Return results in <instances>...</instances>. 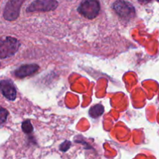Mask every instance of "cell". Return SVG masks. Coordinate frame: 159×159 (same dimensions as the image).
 <instances>
[{"label": "cell", "instance_id": "cell-1", "mask_svg": "<svg viewBox=\"0 0 159 159\" xmlns=\"http://www.w3.org/2000/svg\"><path fill=\"white\" fill-rule=\"evenodd\" d=\"M20 47V42L12 37L0 38V58H7L16 54Z\"/></svg>", "mask_w": 159, "mask_h": 159}, {"label": "cell", "instance_id": "cell-2", "mask_svg": "<svg viewBox=\"0 0 159 159\" xmlns=\"http://www.w3.org/2000/svg\"><path fill=\"white\" fill-rule=\"evenodd\" d=\"M78 10L83 16L88 19H94L100 10L99 2L98 0H84Z\"/></svg>", "mask_w": 159, "mask_h": 159}, {"label": "cell", "instance_id": "cell-3", "mask_svg": "<svg viewBox=\"0 0 159 159\" xmlns=\"http://www.w3.org/2000/svg\"><path fill=\"white\" fill-rule=\"evenodd\" d=\"M115 12L126 20H131L135 16V9L132 4L125 0H117L113 4Z\"/></svg>", "mask_w": 159, "mask_h": 159}, {"label": "cell", "instance_id": "cell-4", "mask_svg": "<svg viewBox=\"0 0 159 159\" xmlns=\"http://www.w3.org/2000/svg\"><path fill=\"white\" fill-rule=\"evenodd\" d=\"M58 6L56 0H36L26 9L27 12H48L55 9Z\"/></svg>", "mask_w": 159, "mask_h": 159}, {"label": "cell", "instance_id": "cell-5", "mask_svg": "<svg viewBox=\"0 0 159 159\" xmlns=\"http://www.w3.org/2000/svg\"><path fill=\"white\" fill-rule=\"evenodd\" d=\"M25 0H9L4 9V18L9 21H12L18 18L22 4Z\"/></svg>", "mask_w": 159, "mask_h": 159}, {"label": "cell", "instance_id": "cell-6", "mask_svg": "<svg viewBox=\"0 0 159 159\" xmlns=\"http://www.w3.org/2000/svg\"><path fill=\"white\" fill-rule=\"evenodd\" d=\"M0 91L3 96L9 100H14L16 96L15 86L9 80H2L0 82Z\"/></svg>", "mask_w": 159, "mask_h": 159}, {"label": "cell", "instance_id": "cell-7", "mask_svg": "<svg viewBox=\"0 0 159 159\" xmlns=\"http://www.w3.org/2000/svg\"><path fill=\"white\" fill-rule=\"evenodd\" d=\"M39 69V66L35 64H30L20 66L15 71V75L18 78H25L37 72Z\"/></svg>", "mask_w": 159, "mask_h": 159}, {"label": "cell", "instance_id": "cell-8", "mask_svg": "<svg viewBox=\"0 0 159 159\" xmlns=\"http://www.w3.org/2000/svg\"><path fill=\"white\" fill-rule=\"evenodd\" d=\"M104 107L101 104H96L89 110V115L93 118H97L103 113Z\"/></svg>", "mask_w": 159, "mask_h": 159}, {"label": "cell", "instance_id": "cell-9", "mask_svg": "<svg viewBox=\"0 0 159 159\" xmlns=\"http://www.w3.org/2000/svg\"><path fill=\"white\" fill-rule=\"evenodd\" d=\"M22 129H23V130L24 133L30 134L33 131V130H34V127H33L30 121L25 120V121H23V124H22Z\"/></svg>", "mask_w": 159, "mask_h": 159}, {"label": "cell", "instance_id": "cell-10", "mask_svg": "<svg viewBox=\"0 0 159 159\" xmlns=\"http://www.w3.org/2000/svg\"><path fill=\"white\" fill-rule=\"evenodd\" d=\"M8 116V111L6 109L0 107V124H2L6 120Z\"/></svg>", "mask_w": 159, "mask_h": 159}, {"label": "cell", "instance_id": "cell-11", "mask_svg": "<svg viewBox=\"0 0 159 159\" xmlns=\"http://www.w3.org/2000/svg\"><path fill=\"white\" fill-rule=\"evenodd\" d=\"M70 142L69 141H65V143H63V144L61 145V149L63 152H65L66 150H68V148H69L70 147Z\"/></svg>", "mask_w": 159, "mask_h": 159}, {"label": "cell", "instance_id": "cell-12", "mask_svg": "<svg viewBox=\"0 0 159 159\" xmlns=\"http://www.w3.org/2000/svg\"><path fill=\"white\" fill-rule=\"evenodd\" d=\"M138 2H139L140 3H141V4H146V3L149 2H151L152 0H138Z\"/></svg>", "mask_w": 159, "mask_h": 159}]
</instances>
